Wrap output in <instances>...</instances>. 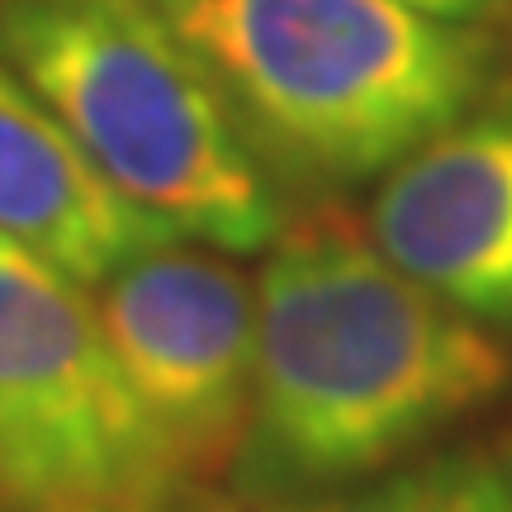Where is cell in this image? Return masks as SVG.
Segmentation results:
<instances>
[{
  "mask_svg": "<svg viewBox=\"0 0 512 512\" xmlns=\"http://www.w3.org/2000/svg\"><path fill=\"white\" fill-rule=\"evenodd\" d=\"M271 176H384L489 95L494 29L403 0H157Z\"/></svg>",
  "mask_w": 512,
  "mask_h": 512,
  "instance_id": "2",
  "label": "cell"
},
{
  "mask_svg": "<svg viewBox=\"0 0 512 512\" xmlns=\"http://www.w3.org/2000/svg\"><path fill=\"white\" fill-rule=\"evenodd\" d=\"M370 242L489 332H512V95L475 105L380 176Z\"/></svg>",
  "mask_w": 512,
  "mask_h": 512,
  "instance_id": "6",
  "label": "cell"
},
{
  "mask_svg": "<svg viewBox=\"0 0 512 512\" xmlns=\"http://www.w3.org/2000/svg\"><path fill=\"white\" fill-rule=\"evenodd\" d=\"M95 290V318L147 418L181 475L209 484L233 465L252 413V280L233 261L171 238L128 256Z\"/></svg>",
  "mask_w": 512,
  "mask_h": 512,
  "instance_id": "5",
  "label": "cell"
},
{
  "mask_svg": "<svg viewBox=\"0 0 512 512\" xmlns=\"http://www.w3.org/2000/svg\"><path fill=\"white\" fill-rule=\"evenodd\" d=\"M200 489L133 394L86 290L0 238V498L95 512Z\"/></svg>",
  "mask_w": 512,
  "mask_h": 512,
  "instance_id": "4",
  "label": "cell"
},
{
  "mask_svg": "<svg viewBox=\"0 0 512 512\" xmlns=\"http://www.w3.org/2000/svg\"><path fill=\"white\" fill-rule=\"evenodd\" d=\"M0 238L95 290L128 256L181 233L124 200L57 114L0 62Z\"/></svg>",
  "mask_w": 512,
  "mask_h": 512,
  "instance_id": "7",
  "label": "cell"
},
{
  "mask_svg": "<svg viewBox=\"0 0 512 512\" xmlns=\"http://www.w3.org/2000/svg\"><path fill=\"white\" fill-rule=\"evenodd\" d=\"M489 328L389 266L337 204L285 219L256 275V370L233 484L256 508L351 489L508 389Z\"/></svg>",
  "mask_w": 512,
  "mask_h": 512,
  "instance_id": "1",
  "label": "cell"
},
{
  "mask_svg": "<svg viewBox=\"0 0 512 512\" xmlns=\"http://www.w3.org/2000/svg\"><path fill=\"white\" fill-rule=\"evenodd\" d=\"M413 10H427L451 24H470V29H503L512 24V0H403Z\"/></svg>",
  "mask_w": 512,
  "mask_h": 512,
  "instance_id": "9",
  "label": "cell"
},
{
  "mask_svg": "<svg viewBox=\"0 0 512 512\" xmlns=\"http://www.w3.org/2000/svg\"><path fill=\"white\" fill-rule=\"evenodd\" d=\"M95 512H242L233 503H219V498H204L200 489H181V494L152 498V503H128V508H95Z\"/></svg>",
  "mask_w": 512,
  "mask_h": 512,
  "instance_id": "10",
  "label": "cell"
},
{
  "mask_svg": "<svg viewBox=\"0 0 512 512\" xmlns=\"http://www.w3.org/2000/svg\"><path fill=\"white\" fill-rule=\"evenodd\" d=\"M0 62L181 238L261 252L285 228L275 176L157 0H0Z\"/></svg>",
  "mask_w": 512,
  "mask_h": 512,
  "instance_id": "3",
  "label": "cell"
},
{
  "mask_svg": "<svg viewBox=\"0 0 512 512\" xmlns=\"http://www.w3.org/2000/svg\"><path fill=\"white\" fill-rule=\"evenodd\" d=\"M275 512H512V437L460 441Z\"/></svg>",
  "mask_w": 512,
  "mask_h": 512,
  "instance_id": "8",
  "label": "cell"
}]
</instances>
